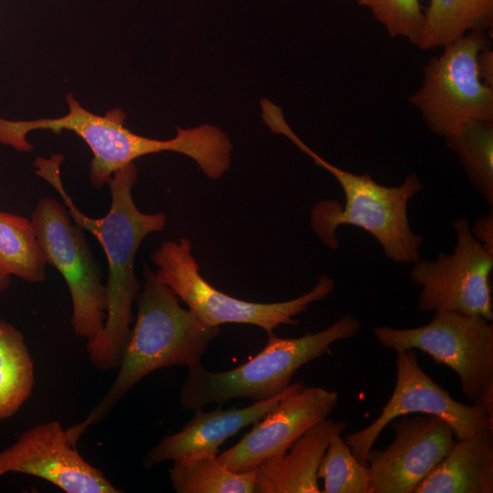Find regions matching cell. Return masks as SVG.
I'll return each mask as SVG.
<instances>
[{
	"mask_svg": "<svg viewBox=\"0 0 493 493\" xmlns=\"http://www.w3.org/2000/svg\"><path fill=\"white\" fill-rule=\"evenodd\" d=\"M63 156L52 154L50 158L36 160L37 174L49 183L60 195L74 223L91 233L100 243L109 268L106 292V320L102 330L88 341L89 362L99 371L119 368L128 342L130 324L134 320L132 303L141 291L134 272L137 250L145 236L162 231L166 225L163 212L144 214L132 198L131 190L137 183L134 163L116 171L108 184L111 204L108 214L92 218L83 214L66 192L60 175Z\"/></svg>",
	"mask_w": 493,
	"mask_h": 493,
	"instance_id": "obj_1",
	"label": "cell"
},
{
	"mask_svg": "<svg viewBox=\"0 0 493 493\" xmlns=\"http://www.w3.org/2000/svg\"><path fill=\"white\" fill-rule=\"evenodd\" d=\"M67 102L69 110L59 118L17 122L0 121V142L29 152L33 146L26 140L27 132L35 130L71 131L92 152L89 180L95 188H101L116 171L135 159L164 151L190 157L210 179L220 178L230 168L232 143L215 126L206 123L190 129L177 128L174 138L155 140L125 128V114L120 109L100 116L84 109L71 94L68 95Z\"/></svg>",
	"mask_w": 493,
	"mask_h": 493,
	"instance_id": "obj_2",
	"label": "cell"
},
{
	"mask_svg": "<svg viewBox=\"0 0 493 493\" xmlns=\"http://www.w3.org/2000/svg\"><path fill=\"white\" fill-rule=\"evenodd\" d=\"M136 303V321L123 351L119 372L98 405L82 422L74 425L79 435L103 419L147 374L162 368H190L201 363L208 346L219 336V327L204 325L189 309L182 308L174 291L147 267Z\"/></svg>",
	"mask_w": 493,
	"mask_h": 493,
	"instance_id": "obj_3",
	"label": "cell"
},
{
	"mask_svg": "<svg viewBox=\"0 0 493 493\" xmlns=\"http://www.w3.org/2000/svg\"><path fill=\"white\" fill-rule=\"evenodd\" d=\"M306 154L338 181L344 194L343 204L321 200L312 206L310 225L325 246L336 250V231L349 225L371 234L393 262L408 264L420 258L424 238L413 232L407 214L409 201L423 190L415 173L408 174L400 185L389 187L376 183L369 173L342 170L310 148Z\"/></svg>",
	"mask_w": 493,
	"mask_h": 493,
	"instance_id": "obj_4",
	"label": "cell"
},
{
	"mask_svg": "<svg viewBox=\"0 0 493 493\" xmlns=\"http://www.w3.org/2000/svg\"><path fill=\"white\" fill-rule=\"evenodd\" d=\"M360 329V320L345 314L329 327L298 338L267 333L265 347L237 367L211 372L199 363L188 368L180 391V404L194 411L234 398L261 401L274 397L290 386L301 366L328 353L334 342L354 337Z\"/></svg>",
	"mask_w": 493,
	"mask_h": 493,
	"instance_id": "obj_5",
	"label": "cell"
},
{
	"mask_svg": "<svg viewBox=\"0 0 493 493\" xmlns=\"http://www.w3.org/2000/svg\"><path fill=\"white\" fill-rule=\"evenodd\" d=\"M151 260L158 267L157 278L170 287L207 327L250 324L270 333L281 324L297 325L295 317L306 311L311 303L326 299L335 287L333 279L323 275L312 289L295 299L273 303L251 302L220 291L203 278L188 238L163 241L151 254Z\"/></svg>",
	"mask_w": 493,
	"mask_h": 493,
	"instance_id": "obj_6",
	"label": "cell"
},
{
	"mask_svg": "<svg viewBox=\"0 0 493 493\" xmlns=\"http://www.w3.org/2000/svg\"><path fill=\"white\" fill-rule=\"evenodd\" d=\"M378 342L396 351L419 350L458 377L465 396L493 420V323L479 315L435 312L420 327L372 329Z\"/></svg>",
	"mask_w": 493,
	"mask_h": 493,
	"instance_id": "obj_7",
	"label": "cell"
},
{
	"mask_svg": "<svg viewBox=\"0 0 493 493\" xmlns=\"http://www.w3.org/2000/svg\"><path fill=\"white\" fill-rule=\"evenodd\" d=\"M489 47L486 33H467L425 65L423 83L409 101L436 135L446 139L469 122L493 121V87L480 80L477 68L478 53Z\"/></svg>",
	"mask_w": 493,
	"mask_h": 493,
	"instance_id": "obj_8",
	"label": "cell"
},
{
	"mask_svg": "<svg viewBox=\"0 0 493 493\" xmlns=\"http://www.w3.org/2000/svg\"><path fill=\"white\" fill-rule=\"evenodd\" d=\"M31 221L47 263L60 272L68 288L74 332L87 341L94 339L106 320V292L83 229L72 222L65 205L52 197L38 200Z\"/></svg>",
	"mask_w": 493,
	"mask_h": 493,
	"instance_id": "obj_9",
	"label": "cell"
},
{
	"mask_svg": "<svg viewBox=\"0 0 493 493\" xmlns=\"http://www.w3.org/2000/svg\"><path fill=\"white\" fill-rule=\"evenodd\" d=\"M452 226L456 234L452 253L414 262L410 279L421 288L417 308L422 312L479 315L492 321L493 252L474 237L466 218L455 219Z\"/></svg>",
	"mask_w": 493,
	"mask_h": 493,
	"instance_id": "obj_10",
	"label": "cell"
},
{
	"mask_svg": "<svg viewBox=\"0 0 493 493\" xmlns=\"http://www.w3.org/2000/svg\"><path fill=\"white\" fill-rule=\"evenodd\" d=\"M396 379L392 395L378 417L366 427L350 433L345 441L355 457L366 459L378 436L395 418L426 414L444 419L456 439L467 437L487 427L493 420L478 406L455 400L420 367L414 350L396 351Z\"/></svg>",
	"mask_w": 493,
	"mask_h": 493,
	"instance_id": "obj_11",
	"label": "cell"
},
{
	"mask_svg": "<svg viewBox=\"0 0 493 493\" xmlns=\"http://www.w3.org/2000/svg\"><path fill=\"white\" fill-rule=\"evenodd\" d=\"M79 436L59 422L37 425L0 451V477L9 473L31 475L67 493H120L95 467L79 453Z\"/></svg>",
	"mask_w": 493,
	"mask_h": 493,
	"instance_id": "obj_12",
	"label": "cell"
},
{
	"mask_svg": "<svg viewBox=\"0 0 493 493\" xmlns=\"http://www.w3.org/2000/svg\"><path fill=\"white\" fill-rule=\"evenodd\" d=\"M389 425L393 442L382 450L372 448L367 456L372 491L414 493L456 438L444 419L432 414L404 415Z\"/></svg>",
	"mask_w": 493,
	"mask_h": 493,
	"instance_id": "obj_13",
	"label": "cell"
},
{
	"mask_svg": "<svg viewBox=\"0 0 493 493\" xmlns=\"http://www.w3.org/2000/svg\"><path fill=\"white\" fill-rule=\"evenodd\" d=\"M338 393L310 386L279 401L232 447L217 455L235 472L257 469L266 459L284 454L294 441L318 422L328 418L338 403Z\"/></svg>",
	"mask_w": 493,
	"mask_h": 493,
	"instance_id": "obj_14",
	"label": "cell"
},
{
	"mask_svg": "<svg viewBox=\"0 0 493 493\" xmlns=\"http://www.w3.org/2000/svg\"><path fill=\"white\" fill-rule=\"evenodd\" d=\"M303 387L301 382L291 383L282 393L269 399L256 401L239 408L236 406L212 412L194 410L192 419L178 432L163 437L142 459L145 469L164 461L186 462L206 456H217L219 447L242 428L253 425L288 394Z\"/></svg>",
	"mask_w": 493,
	"mask_h": 493,
	"instance_id": "obj_15",
	"label": "cell"
},
{
	"mask_svg": "<svg viewBox=\"0 0 493 493\" xmlns=\"http://www.w3.org/2000/svg\"><path fill=\"white\" fill-rule=\"evenodd\" d=\"M346 428L343 421L323 419L299 436L282 455L256 469L255 493H321L318 467L332 436Z\"/></svg>",
	"mask_w": 493,
	"mask_h": 493,
	"instance_id": "obj_16",
	"label": "cell"
},
{
	"mask_svg": "<svg viewBox=\"0 0 493 493\" xmlns=\"http://www.w3.org/2000/svg\"><path fill=\"white\" fill-rule=\"evenodd\" d=\"M493 427L456 439L414 493H492Z\"/></svg>",
	"mask_w": 493,
	"mask_h": 493,
	"instance_id": "obj_17",
	"label": "cell"
},
{
	"mask_svg": "<svg viewBox=\"0 0 493 493\" xmlns=\"http://www.w3.org/2000/svg\"><path fill=\"white\" fill-rule=\"evenodd\" d=\"M492 26L493 0H429L416 47H444L467 33H486Z\"/></svg>",
	"mask_w": 493,
	"mask_h": 493,
	"instance_id": "obj_18",
	"label": "cell"
},
{
	"mask_svg": "<svg viewBox=\"0 0 493 493\" xmlns=\"http://www.w3.org/2000/svg\"><path fill=\"white\" fill-rule=\"evenodd\" d=\"M47 257L31 219L0 211V271L43 282Z\"/></svg>",
	"mask_w": 493,
	"mask_h": 493,
	"instance_id": "obj_19",
	"label": "cell"
},
{
	"mask_svg": "<svg viewBox=\"0 0 493 493\" xmlns=\"http://www.w3.org/2000/svg\"><path fill=\"white\" fill-rule=\"evenodd\" d=\"M34 365L23 334L0 320V421L12 416L30 396Z\"/></svg>",
	"mask_w": 493,
	"mask_h": 493,
	"instance_id": "obj_20",
	"label": "cell"
},
{
	"mask_svg": "<svg viewBox=\"0 0 493 493\" xmlns=\"http://www.w3.org/2000/svg\"><path fill=\"white\" fill-rule=\"evenodd\" d=\"M169 477L178 493H252L256 469L235 472L223 466L217 456H206L173 461Z\"/></svg>",
	"mask_w": 493,
	"mask_h": 493,
	"instance_id": "obj_21",
	"label": "cell"
},
{
	"mask_svg": "<svg viewBox=\"0 0 493 493\" xmlns=\"http://www.w3.org/2000/svg\"><path fill=\"white\" fill-rule=\"evenodd\" d=\"M474 188L493 205V121H473L446 139Z\"/></svg>",
	"mask_w": 493,
	"mask_h": 493,
	"instance_id": "obj_22",
	"label": "cell"
},
{
	"mask_svg": "<svg viewBox=\"0 0 493 493\" xmlns=\"http://www.w3.org/2000/svg\"><path fill=\"white\" fill-rule=\"evenodd\" d=\"M331 437L320 462L317 476L323 479L322 493H372L368 467L351 452L345 439Z\"/></svg>",
	"mask_w": 493,
	"mask_h": 493,
	"instance_id": "obj_23",
	"label": "cell"
},
{
	"mask_svg": "<svg viewBox=\"0 0 493 493\" xmlns=\"http://www.w3.org/2000/svg\"><path fill=\"white\" fill-rule=\"evenodd\" d=\"M392 37H404L417 45L423 28L424 11L420 0H357Z\"/></svg>",
	"mask_w": 493,
	"mask_h": 493,
	"instance_id": "obj_24",
	"label": "cell"
},
{
	"mask_svg": "<svg viewBox=\"0 0 493 493\" xmlns=\"http://www.w3.org/2000/svg\"><path fill=\"white\" fill-rule=\"evenodd\" d=\"M260 105L262 119L270 131L273 133L284 135L299 147L302 141L287 123L281 109L267 99L261 100Z\"/></svg>",
	"mask_w": 493,
	"mask_h": 493,
	"instance_id": "obj_25",
	"label": "cell"
},
{
	"mask_svg": "<svg viewBox=\"0 0 493 493\" xmlns=\"http://www.w3.org/2000/svg\"><path fill=\"white\" fill-rule=\"evenodd\" d=\"M493 211L490 207L486 215L477 218L470 230L474 237L487 249L493 252Z\"/></svg>",
	"mask_w": 493,
	"mask_h": 493,
	"instance_id": "obj_26",
	"label": "cell"
},
{
	"mask_svg": "<svg viewBox=\"0 0 493 493\" xmlns=\"http://www.w3.org/2000/svg\"><path fill=\"white\" fill-rule=\"evenodd\" d=\"M477 74L487 86L493 87V51L491 47L481 50L477 58Z\"/></svg>",
	"mask_w": 493,
	"mask_h": 493,
	"instance_id": "obj_27",
	"label": "cell"
},
{
	"mask_svg": "<svg viewBox=\"0 0 493 493\" xmlns=\"http://www.w3.org/2000/svg\"><path fill=\"white\" fill-rule=\"evenodd\" d=\"M11 276L5 275L0 271V292L5 291L10 285Z\"/></svg>",
	"mask_w": 493,
	"mask_h": 493,
	"instance_id": "obj_28",
	"label": "cell"
}]
</instances>
